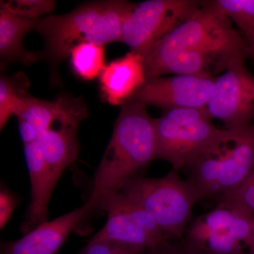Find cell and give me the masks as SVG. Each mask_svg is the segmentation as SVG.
<instances>
[{"instance_id":"1","label":"cell","mask_w":254,"mask_h":254,"mask_svg":"<svg viewBox=\"0 0 254 254\" xmlns=\"http://www.w3.org/2000/svg\"><path fill=\"white\" fill-rule=\"evenodd\" d=\"M248 52L246 39L208 1L142 57L149 80L168 73L213 76L236 57L248 56Z\"/></svg>"},{"instance_id":"2","label":"cell","mask_w":254,"mask_h":254,"mask_svg":"<svg viewBox=\"0 0 254 254\" xmlns=\"http://www.w3.org/2000/svg\"><path fill=\"white\" fill-rule=\"evenodd\" d=\"M120 107L111 139L95 174L91 196L83 205L85 218L100 210L107 198L121 191L157 158L154 119L146 106L127 101Z\"/></svg>"},{"instance_id":"3","label":"cell","mask_w":254,"mask_h":254,"mask_svg":"<svg viewBox=\"0 0 254 254\" xmlns=\"http://www.w3.org/2000/svg\"><path fill=\"white\" fill-rule=\"evenodd\" d=\"M136 3L121 0L86 3L63 15L40 18L35 30L45 47L37 52L38 60H46L56 72L71 50L82 43L103 45L122 42V26Z\"/></svg>"},{"instance_id":"4","label":"cell","mask_w":254,"mask_h":254,"mask_svg":"<svg viewBox=\"0 0 254 254\" xmlns=\"http://www.w3.org/2000/svg\"><path fill=\"white\" fill-rule=\"evenodd\" d=\"M199 200L224 194L240 186L254 169V123L222 129L188 165Z\"/></svg>"},{"instance_id":"5","label":"cell","mask_w":254,"mask_h":254,"mask_svg":"<svg viewBox=\"0 0 254 254\" xmlns=\"http://www.w3.org/2000/svg\"><path fill=\"white\" fill-rule=\"evenodd\" d=\"M120 192L150 213L169 237H182L199 200L194 183L184 181L175 170L161 178L136 177Z\"/></svg>"},{"instance_id":"6","label":"cell","mask_w":254,"mask_h":254,"mask_svg":"<svg viewBox=\"0 0 254 254\" xmlns=\"http://www.w3.org/2000/svg\"><path fill=\"white\" fill-rule=\"evenodd\" d=\"M206 108H178L154 119L156 158L177 171L190 165L222 129L212 123Z\"/></svg>"},{"instance_id":"7","label":"cell","mask_w":254,"mask_h":254,"mask_svg":"<svg viewBox=\"0 0 254 254\" xmlns=\"http://www.w3.org/2000/svg\"><path fill=\"white\" fill-rule=\"evenodd\" d=\"M254 234V214L242 205L222 199L212 211L199 217L188 233L190 249L206 254H242Z\"/></svg>"},{"instance_id":"8","label":"cell","mask_w":254,"mask_h":254,"mask_svg":"<svg viewBox=\"0 0 254 254\" xmlns=\"http://www.w3.org/2000/svg\"><path fill=\"white\" fill-rule=\"evenodd\" d=\"M203 1L148 0L135 4L122 26V43L143 56L181 24Z\"/></svg>"},{"instance_id":"9","label":"cell","mask_w":254,"mask_h":254,"mask_svg":"<svg viewBox=\"0 0 254 254\" xmlns=\"http://www.w3.org/2000/svg\"><path fill=\"white\" fill-rule=\"evenodd\" d=\"M245 58H234L215 77L205 107L210 117L221 120L227 129L245 128L254 120V75L246 67Z\"/></svg>"},{"instance_id":"10","label":"cell","mask_w":254,"mask_h":254,"mask_svg":"<svg viewBox=\"0 0 254 254\" xmlns=\"http://www.w3.org/2000/svg\"><path fill=\"white\" fill-rule=\"evenodd\" d=\"M215 77L205 75L177 74L147 80L127 101L161 108H203L213 92Z\"/></svg>"},{"instance_id":"11","label":"cell","mask_w":254,"mask_h":254,"mask_svg":"<svg viewBox=\"0 0 254 254\" xmlns=\"http://www.w3.org/2000/svg\"><path fill=\"white\" fill-rule=\"evenodd\" d=\"M86 216L84 207L46 222L22 238L1 243V254H57L68 235Z\"/></svg>"},{"instance_id":"12","label":"cell","mask_w":254,"mask_h":254,"mask_svg":"<svg viewBox=\"0 0 254 254\" xmlns=\"http://www.w3.org/2000/svg\"><path fill=\"white\" fill-rule=\"evenodd\" d=\"M24 154L31 180V200L20 230L26 235L47 222L50 198L57 184L48 170L38 141L24 145Z\"/></svg>"},{"instance_id":"13","label":"cell","mask_w":254,"mask_h":254,"mask_svg":"<svg viewBox=\"0 0 254 254\" xmlns=\"http://www.w3.org/2000/svg\"><path fill=\"white\" fill-rule=\"evenodd\" d=\"M99 76L105 100L112 105H122L147 81L143 57L131 51L105 65Z\"/></svg>"},{"instance_id":"14","label":"cell","mask_w":254,"mask_h":254,"mask_svg":"<svg viewBox=\"0 0 254 254\" xmlns=\"http://www.w3.org/2000/svg\"><path fill=\"white\" fill-rule=\"evenodd\" d=\"M81 122L78 120L55 121L40 135L38 142L45 161L56 184L64 170L77 158L79 152L77 129Z\"/></svg>"},{"instance_id":"15","label":"cell","mask_w":254,"mask_h":254,"mask_svg":"<svg viewBox=\"0 0 254 254\" xmlns=\"http://www.w3.org/2000/svg\"><path fill=\"white\" fill-rule=\"evenodd\" d=\"M15 115L31 123L41 135L55 121L68 119L83 121L88 118V111L83 99L73 98L70 95H60L53 101L26 95L21 99Z\"/></svg>"},{"instance_id":"16","label":"cell","mask_w":254,"mask_h":254,"mask_svg":"<svg viewBox=\"0 0 254 254\" xmlns=\"http://www.w3.org/2000/svg\"><path fill=\"white\" fill-rule=\"evenodd\" d=\"M38 19H31L0 10V56L8 62L31 64L38 61L36 53H30L23 46V37L36 28Z\"/></svg>"},{"instance_id":"17","label":"cell","mask_w":254,"mask_h":254,"mask_svg":"<svg viewBox=\"0 0 254 254\" xmlns=\"http://www.w3.org/2000/svg\"><path fill=\"white\" fill-rule=\"evenodd\" d=\"M108 221L91 240H106L141 250H150L165 245L128 220L121 214L107 210Z\"/></svg>"},{"instance_id":"18","label":"cell","mask_w":254,"mask_h":254,"mask_svg":"<svg viewBox=\"0 0 254 254\" xmlns=\"http://www.w3.org/2000/svg\"><path fill=\"white\" fill-rule=\"evenodd\" d=\"M107 210H115L121 214L161 243L166 244L169 237L153 217L122 192L112 195L103 202L100 210L106 211Z\"/></svg>"},{"instance_id":"19","label":"cell","mask_w":254,"mask_h":254,"mask_svg":"<svg viewBox=\"0 0 254 254\" xmlns=\"http://www.w3.org/2000/svg\"><path fill=\"white\" fill-rule=\"evenodd\" d=\"M71 68L77 76L93 80L100 76L105 67V48L103 45L82 43L70 53Z\"/></svg>"},{"instance_id":"20","label":"cell","mask_w":254,"mask_h":254,"mask_svg":"<svg viewBox=\"0 0 254 254\" xmlns=\"http://www.w3.org/2000/svg\"><path fill=\"white\" fill-rule=\"evenodd\" d=\"M27 79L22 73L14 77L0 78V128L2 130L10 118L15 115L16 108L28 89Z\"/></svg>"},{"instance_id":"21","label":"cell","mask_w":254,"mask_h":254,"mask_svg":"<svg viewBox=\"0 0 254 254\" xmlns=\"http://www.w3.org/2000/svg\"><path fill=\"white\" fill-rule=\"evenodd\" d=\"M227 17L231 18L247 37L254 29V0L212 1Z\"/></svg>"},{"instance_id":"22","label":"cell","mask_w":254,"mask_h":254,"mask_svg":"<svg viewBox=\"0 0 254 254\" xmlns=\"http://www.w3.org/2000/svg\"><path fill=\"white\" fill-rule=\"evenodd\" d=\"M55 6L53 0H11L1 1L0 10L31 19H38L43 14H50Z\"/></svg>"},{"instance_id":"23","label":"cell","mask_w":254,"mask_h":254,"mask_svg":"<svg viewBox=\"0 0 254 254\" xmlns=\"http://www.w3.org/2000/svg\"><path fill=\"white\" fill-rule=\"evenodd\" d=\"M222 199L236 203L254 214V169L240 186L222 194Z\"/></svg>"},{"instance_id":"24","label":"cell","mask_w":254,"mask_h":254,"mask_svg":"<svg viewBox=\"0 0 254 254\" xmlns=\"http://www.w3.org/2000/svg\"><path fill=\"white\" fill-rule=\"evenodd\" d=\"M148 250H138L106 240H91L78 254H145Z\"/></svg>"},{"instance_id":"25","label":"cell","mask_w":254,"mask_h":254,"mask_svg":"<svg viewBox=\"0 0 254 254\" xmlns=\"http://www.w3.org/2000/svg\"><path fill=\"white\" fill-rule=\"evenodd\" d=\"M16 198L9 190L1 186L0 193V227L2 229L9 221L16 205Z\"/></svg>"},{"instance_id":"26","label":"cell","mask_w":254,"mask_h":254,"mask_svg":"<svg viewBox=\"0 0 254 254\" xmlns=\"http://www.w3.org/2000/svg\"><path fill=\"white\" fill-rule=\"evenodd\" d=\"M17 120L20 136L23 144L26 145L38 141L39 139L40 133L37 131L36 128L31 123L22 118H17Z\"/></svg>"},{"instance_id":"27","label":"cell","mask_w":254,"mask_h":254,"mask_svg":"<svg viewBox=\"0 0 254 254\" xmlns=\"http://www.w3.org/2000/svg\"><path fill=\"white\" fill-rule=\"evenodd\" d=\"M165 248V253L166 254H206L200 251L193 250L190 247L186 249H182V250H173V248H168L167 245L164 247Z\"/></svg>"},{"instance_id":"28","label":"cell","mask_w":254,"mask_h":254,"mask_svg":"<svg viewBox=\"0 0 254 254\" xmlns=\"http://www.w3.org/2000/svg\"><path fill=\"white\" fill-rule=\"evenodd\" d=\"M246 41L248 43V55H250L254 59V29L248 36L246 37Z\"/></svg>"},{"instance_id":"29","label":"cell","mask_w":254,"mask_h":254,"mask_svg":"<svg viewBox=\"0 0 254 254\" xmlns=\"http://www.w3.org/2000/svg\"><path fill=\"white\" fill-rule=\"evenodd\" d=\"M165 245L160 246V247L153 249V250H148L145 254H166L165 248H164Z\"/></svg>"},{"instance_id":"30","label":"cell","mask_w":254,"mask_h":254,"mask_svg":"<svg viewBox=\"0 0 254 254\" xmlns=\"http://www.w3.org/2000/svg\"><path fill=\"white\" fill-rule=\"evenodd\" d=\"M249 252V254H254V240L251 243Z\"/></svg>"}]
</instances>
